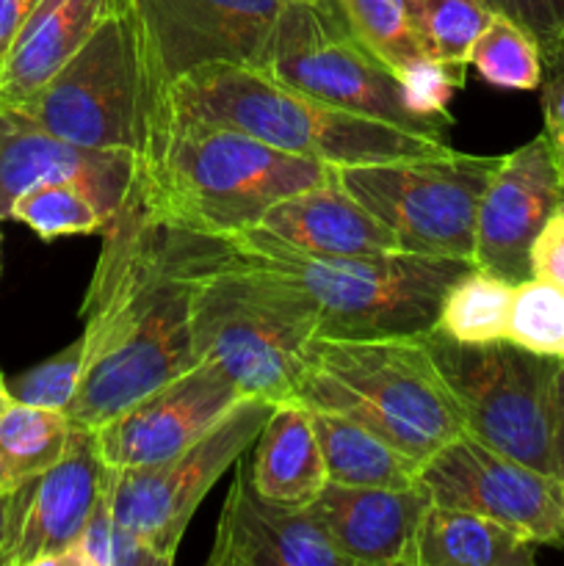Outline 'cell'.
<instances>
[{
	"mask_svg": "<svg viewBox=\"0 0 564 566\" xmlns=\"http://www.w3.org/2000/svg\"><path fill=\"white\" fill-rule=\"evenodd\" d=\"M531 276L545 280L564 291V202L553 208L529 252Z\"/></svg>",
	"mask_w": 564,
	"mask_h": 566,
	"instance_id": "e575fe53",
	"label": "cell"
},
{
	"mask_svg": "<svg viewBox=\"0 0 564 566\" xmlns=\"http://www.w3.org/2000/svg\"><path fill=\"white\" fill-rule=\"evenodd\" d=\"M420 48L464 83L470 48L490 22L487 0H401Z\"/></svg>",
	"mask_w": 564,
	"mask_h": 566,
	"instance_id": "83f0119b",
	"label": "cell"
},
{
	"mask_svg": "<svg viewBox=\"0 0 564 566\" xmlns=\"http://www.w3.org/2000/svg\"><path fill=\"white\" fill-rule=\"evenodd\" d=\"M271 409L274 401L247 396L175 457L142 468H108L105 503L116 523L136 531L166 562L175 564L194 512L216 481L254 446Z\"/></svg>",
	"mask_w": 564,
	"mask_h": 566,
	"instance_id": "8fae6325",
	"label": "cell"
},
{
	"mask_svg": "<svg viewBox=\"0 0 564 566\" xmlns=\"http://www.w3.org/2000/svg\"><path fill=\"white\" fill-rule=\"evenodd\" d=\"M11 403L14 401H11V396H9V387H6V376L0 374V415H3Z\"/></svg>",
	"mask_w": 564,
	"mask_h": 566,
	"instance_id": "ab89813d",
	"label": "cell"
},
{
	"mask_svg": "<svg viewBox=\"0 0 564 566\" xmlns=\"http://www.w3.org/2000/svg\"><path fill=\"white\" fill-rule=\"evenodd\" d=\"M17 111L64 142L125 149L142 160L164 105L149 83L127 3L111 11L86 44Z\"/></svg>",
	"mask_w": 564,
	"mask_h": 566,
	"instance_id": "52a82bcc",
	"label": "cell"
},
{
	"mask_svg": "<svg viewBox=\"0 0 564 566\" xmlns=\"http://www.w3.org/2000/svg\"><path fill=\"white\" fill-rule=\"evenodd\" d=\"M72 423L59 409L11 403L0 415V495H11L48 473L66 453Z\"/></svg>",
	"mask_w": 564,
	"mask_h": 566,
	"instance_id": "484cf974",
	"label": "cell"
},
{
	"mask_svg": "<svg viewBox=\"0 0 564 566\" xmlns=\"http://www.w3.org/2000/svg\"><path fill=\"white\" fill-rule=\"evenodd\" d=\"M332 175L330 164L164 108L142 155L136 197L155 219L230 238L258 224L280 199Z\"/></svg>",
	"mask_w": 564,
	"mask_h": 566,
	"instance_id": "7a4b0ae2",
	"label": "cell"
},
{
	"mask_svg": "<svg viewBox=\"0 0 564 566\" xmlns=\"http://www.w3.org/2000/svg\"><path fill=\"white\" fill-rule=\"evenodd\" d=\"M293 398L365 426L420 462L453 437L468 434L420 337H315Z\"/></svg>",
	"mask_w": 564,
	"mask_h": 566,
	"instance_id": "5b68a950",
	"label": "cell"
},
{
	"mask_svg": "<svg viewBox=\"0 0 564 566\" xmlns=\"http://www.w3.org/2000/svg\"><path fill=\"white\" fill-rule=\"evenodd\" d=\"M490 155H424L341 166V186L396 235L401 252L473 260L476 216L495 171Z\"/></svg>",
	"mask_w": 564,
	"mask_h": 566,
	"instance_id": "30bf717a",
	"label": "cell"
},
{
	"mask_svg": "<svg viewBox=\"0 0 564 566\" xmlns=\"http://www.w3.org/2000/svg\"><path fill=\"white\" fill-rule=\"evenodd\" d=\"M166 108L236 127L302 158L341 166L453 153L446 138L352 114L276 81L260 66L210 64L171 83Z\"/></svg>",
	"mask_w": 564,
	"mask_h": 566,
	"instance_id": "3957f363",
	"label": "cell"
},
{
	"mask_svg": "<svg viewBox=\"0 0 564 566\" xmlns=\"http://www.w3.org/2000/svg\"><path fill=\"white\" fill-rule=\"evenodd\" d=\"M149 83L166 108L171 83L210 64L263 66L288 0H125Z\"/></svg>",
	"mask_w": 564,
	"mask_h": 566,
	"instance_id": "7c38bea8",
	"label": "cell"
},
{
	"mask_svg": "<svg viewBox=\"0 0 564 566\" xmlns=\"http://www.w3.org/2000/svg\"><path fill=\"white\" fill-rule=\"evenodd\" d=\"M138 169V155L64 142L17 108H0V221L11 219V205L28 188L75 182L108 224L136 193Z\"/></svg>",
	"mask_w": 564,
	"mask_h": 566,
	"instance_id": "9a60e30c",
	"label": "cell"
},
{
	"mask_svg": "<svg viewBox=\"0 0 564 566\" xmlns=\"http://www.w3.org/2000/svg\"><path fill=\"white\" fill-rule=\"evenodd\" d=\"M468 64L479 72L481 81L495 88L529 92L540 88L545 81V61L536 39L520 22L498 11H492L484 31L476 36Z\"/></svg>",
	"mask_w": 564,
	"mask_h": 566,
	"instance_id": "f1b7e54d",
	"label": "cell"
},
{
	"mask_svg": "<svg viewBox=\"0 0 564 566\" xmlns=\"http://www.w3.org/2000/svg\"><path fill=\"white\" fill-rule=\"evenodd\" d=\"M512 291V282L473 265L448 287L435 329L459 343L503 340Z\"/></svg>",
	"mask_w": 564,
	"mask_h": 566,
	"instance_id": "4316f807",
	"label": "cell"
},
{
	"mask_svg": "<svg viewBox=\"0 0 564 566\" xmlns=\"http://www.w3.org/2000/svg\"><path fill=\"white\" fill-rule=\"evenodd\" d=\"M227 241L238 258L288 282L318 318V337H420L437 326L442 298L473 260L387 252L374 258H304L258 227Z\"/></svg>",
	"mask_w": 564,
	"mask_h": 566,
	"instance_id": "277c9868",
	"label": "cell"
},
{
	"mask_svg": "<svg viewBox=\"0 0 564 566\" xmlns=\"http://www.w3.org/2000/svg\"><path fill=\"white\" fill-rule=\"evenodd\" d=\"M17 520V492L0 495V566H6V553H9L11 534H14Z\"/></svg>",
	"mask_w": 564,
	"mask_h": 566,
	"instance_id": "f35d334b",
	"label": "cell"
},
{
	"mask_svg": "<svg viewBox=\"0 0 564 566\" xmlns=\"http://www.w3.org/2000/svg\"><path fill=\"white\" fill-rule=\"evenodd\" d=\"M122 3L125 0H39L0 64V108H17L39 92Z\"/></svg>",
	"mask_w": 564,
	"mask_h": 566,
	"instance_id": "44dd1931",
	"label": "cell"
},
{
	"mask_svg": "<svg viewBox=\"0 0 564 566\" xmlns=\"http://www.w3.org/2000/svg\"><path fill=\"white\" fill-rule=\"evenodd\" d=\"M191 337L197 359L219 365L243 396L293 398L318 318L302 293L238 258L221 241L194 282Z\"/></svg>",
	"mask_w": 564,
	"mask_h": 566,
	"instance_id": "8992f818",
	"label": "cell"
},
{
	"mask_svg": "<svg viewBox=\"0 0 564 566\" xmlns=\"http://www.w3.org/2000/svg\"><path fill=\"white\" fill-rule=\"evenodd\" d=\"M260 70L335 108L424 136L446 138L453 122L426 108L404 75L348 31L335 0H288Z\"/></svg>",
	"mask_w": 564,
	"mask_h": 566,
	"instance_id": "ba28073f",
	"label": "cell"
},
{
	"mask_svg": "<svg viewBox=\"0 0 564 566\" xmlns=\"http://www.w3.org/2000/svg\"><path fill=\"white\" fill-rule=\"evenodd\" d=\"M59 566H171L136 531L125 528L114 520L108 503L97 506L86 531L75 542Z\"/></svg>",
	"mask_w": 564,
	"mask_h": 566,
	"instance_id": "1f68e13d",
	"label": "cell"
},
{
	"mask_svg": "<svg viewBox=\"0 0 564 566\" xmlns=\"http://www.w3.org/2000/svg\"><path fill=\"white\" fill-rule=\"evenodd\" d=\"M310 409V407H307ZM326 464V481L346 486H412L424 462L365 426L326 409H310Z\"/></svg>",
	"mask_w": 564,
	"mask_h": 566,
	"instance_id": "d4e9b609",
	"label": "cell"
},
{
	"mask_svg": "<svg viewBox=\"0 0 564 566\" xmlns=\"http://www.w3.org/2000/svg\"><path fill=\"white\" fill-rule=\"evenodd\" d=\"M551 75L542 81V114H545V138L553 160L564 158V53L553 61Z\"/></svg>",
	"mask_w": 564,
	"mask_h": 566,
	"instance_id": "d590c367",
	"label": "cell"
},
{
	"mask_svg": "<svg viewBox=\"0 0 564 566\" xmlns=\"http://www.w3.org/2000/svg\"><path fill=\"white\" fill-rule=\"evenodd\" d=\"M208 566H352L307 509L271 503L254 490L243 457L227 490Z\"/></svg>",
	"mask_w": 564,
	"mask_h": 566,
	"instance_id": "d6986e66",
	"label": "cell"
},
{
	"mask_svg": "<svg viewBox=\"0 0 564 566\" xmlns=\"http://www.w3.org/2000/svg\"><path fill=\"white\" fill-rule=\"evenodd\" d=\"M83 370V337L61 348L59 354L48 357L44 363L33 365L25 374L6 379L9 396L14 403H28V407L59 409L66 412L75 398L77 381Z\"/></svg>",
	"mask_w": 564,
	"mask_h": 566,
	"instance_id": "d6a6232c",
	"label": "cell"
},
{
	"mask_svg": "<svg viewBox=\"0 0 564 566\" xmlns=\"http://www.w3.org/2000/svg\"><path fill=\"white\" fill-rule=\"evenodd\" d=\"M558 202L562 191L545 133L501 155L479 202L473 265L512 285L529 280L531 243Z\"/></svg>",
	"mask_w": 564,
	"mask_h": 566,
	"instance_id": "2e32d148",
	"label": "cell"
},
{
	"mask_svg": "<svg viewBox=\"0 0 564 566\" xmlns=\"http://www.w3.org/2000/svg\"><path fill=\"white\" fill-rule=\"evenodd\" d=\"M536 547L484 514L431 503L415 539V566H531Z\"/></svg>",
	"mask_w": 564,
	"mask_h": 566,
	"instance_id": "cb8c5ba5",
	"label": "cell"
},
{
	"mask_svg": "<svg viewBox=\"0 0 564 566\" xmlns=\"http://www.w3.org/2000/svg\"><path fill=\"white\" fill-rule=\"evenodd\" d=\"M503 340L540 357L564 359V291L545 280L518 282Z\"/></svg>",
	"mask_w": 564,
	"mask_h": 566,
	"instance_id": "4dcf8cb0",
	"label": "cell"
},
{
	"mask_svg": "<svg viewBox=\"0 0 564 566\" xmlns=\"http://www.w3.org/2000/svg\"><path fill=\"white\" fill-rule=\"evenodd\" d=\"M335 3L348 31L376 59L404 75V81L426 108L448 114V94L453 88H462L464 83L426 55L401 0H335Z\"/></svg>",
	"mask_w": 564,
	"mask_h": 566,
	"instance_id": "603a6c76",
	"label": "cell"
},
{
	"mask_svg": "<svg viewBox=\"0 0 564 566\" xmlns=\"http://www.w3.org/2000/svg\"><path fill=\"white\" fill-rule=\"evenodd\" d=\"M249 468L254 490L271 503L307 509L326 484V464L315 437L313 415L299 398L274 403L254 440Z\"/></svg>",
	"mask_w": 564,
	"mask_h": 566,
	"instance_id": "7402d4cb",
	"label": "cell"
},
{
	"mask_svg": "<svg viewBox=\"0 0 564 566\" xmlns=\"http://www.w3.org/2000/svg\"><path fill=\"white\" fill-rule=\"evenodd\" d=\"M39 0H0V64L9 55L17 33L25 25L28 14L33 11Z\"/></svg>",
	"mask_w": 564,
	"mask_h": 566,
	"instance_id": "8d00e7d4",
	"label": "cell"
},
{
	"mask_svg": "<svg viewBox=\"0 0 564 566\" xmlns=\"http://www.w3.org/2000/svg\"><path fill=\"white\" fill-rule=\"evenodd\" d=\"M431 503L420 481L398 490L326 481L307 512L352 566H415V539Z\"/></svg>",
	"mask_w": 564,
	"mask_h": 566,
	"instance_id": "ac0fdd59",
	"label": "cell"
},
{
	"mask_svg": "<svg viewBox=\"0 0 564 566\" xmlns=\"http://www.w3.org/2000/svg\"><path fill=\"white\" fill-rule=\"evenodd\" d=\"M258 230L304 258H374L401 252L396 235L376 221L335 175L265 210Z\"/></svg>",
	"mask_w": 564,
	"mask_h": 566,
	"instance_id": "ffe728a7",
	"label": "cell"
},
{
	"mask_svg": "<svg viewBox=\"0 0 564 566\" xmlns=\"http://www.w3.org/2000/svg\"><path fill=\"white\" fill-rule=\"evenodd\" d=\"M108 468L94 434L75 426L64 457L17 490V520L6 566H59L105 497Z\"/></svg>",
	"mask_w": 564,
	"mask_h": 566,
	"instance_id": "e0dca14e",
	"label": "cell"
},
{
	"mask_svg": "<svg viewBox=\"0 0 564 566\" xmlns=\"http://www.w3.org/2000/svg\"><path fill=\"white\" fill-rule=\"evenodd\" d=\"M553 446H556V475L564 486V359L556 374V434H553Z\"/></svg>",
	"mask_w": 564,
	"mask_h": 566,
	"instance_id": "74e56055",
	"label": "cell"
},
{
	"mask_svg": "<svg viewBox=\"0 0 564 566\" xmlns=\"http://www.w3.org/2000/svg\"><path fill=\"white\" fill-rule=\"evenodd\" d=\"M420 340L446 379L470 437L556 475L553 434L562 359L540 357L509 340L459 343L440 329L426 332Z\"/></svg>",
	"mask_w": 564,
	"mask_h": 566,
	"instance_id": "9c48e42d",
	"label": "cell"
},
{
	"mask_svg": "<svg viewBox=\"0 0 564 566\" xmlns=\"http://www.w3.org/2000/svg\"><path fill=\"white\" fill-rule=\"evenodd\" d=\"M241 398V387L219 368L199 359L186 374L133 401L92 431L100 459L111 470L160 462L219 423Z\"/></svg>",
	"mask_w": 564,
	"mask_h": 566,
	"instance_id": "5bb4252c",
	"label": "cell"
},
{
	"mask_svg": "<svg viewBox=\"0 0 564 566\" xmlns=\"http://www.w3.org/2000/svg\"><path fill=\"white\" fill-rule=\"evenodd\" d=\"M437 506L484 514L536 545L564 547V486L470 434L453 437L420 468Z\"/></svg>",
	"mask_w": 564,
	"mask_h": 566,
	"instance_id": "4fadbf2b",
	"label": "cell"
},
{
	"mask_svg": "<svg viewBox=\"0 0 564 566\" xmlns=\"http://www.w3.org/2000/svg\"><path fill=\"white\" fill-rule=\"evenodd\" d=\"M11 219L31 227L42 241L88 235L105 227L94 199L75 182H44V186L28 188L11 205Z\"/></svg>",
	"mask_w": 564,
	"mask_h": 566,
	"instance_id": "f546056e",
	"label": "cell"
},
{
	"mask_svg": "<svg viewBox=\"0 0 564 566\" xmlns=\"http://www.w3.org/2000/svg\"><path fill=\"white\" fill-rule=\"evenodd\" d=\"M103 235L81 307V381L66 409V418L88 431L199 363L194 282L224 241L155 219L136 193Z\"/></svg>",
	"mask_w": 564,
	"mask_h": 566,
	"instance_id": "6da1fadb",
	"label": "cell"
},
{
	"mask_svg": "<svg viewBox=\"0 0 564 566\" xmlns=\"http://www.w3.org/2000/svg\"><path fill=\"white\" fill-rule=\"evenodd\" d=\"M492 11L512 17L536 39L547 66L564 53V0H487Z\"/></svg>",
	"mask_w": 564,
	"mask_h": 566,
	"instance_id": "836d02e7",
	"label": "cell"
},
{
	"mask_svg": "<svg viewBox=\"0 0 564 566\" xmlns=\"http://www.w3.org/2000/svg\"><path fill=\"white\" fill-rule=\"evenodd\" d=\"M556 164V175H558V191H562V202H564V158L553 160Z\"/></svg>",
	"mask_w": 564,
	"mask_h": 566,
	"instance_id": "60d3db41",
	"label": "cell"
}]
</instances>
